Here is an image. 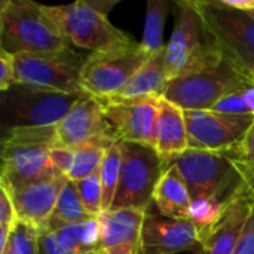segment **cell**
<instances>
[{
    "instance_id": "cell-40",
    "label": "cell",
    "mask_w": 254,
    "mask_h": 254,
    "mask_svg": "<svg viewBox=\"0 0 254 254\" xmlns=\"http://www.w3.org/2000/svg\"><path fill=\"white\" fill-rule=\"evenodd\" d=\"M92 254H100V253H92Z\"/></svg>"
},
{
    "instance_id": "cell-29",
    "label": "cell",
    "mask_w": 254,
    "mask_h": 254,
    "mask_svg": "<svg viewBox=\"0 0 254 254\" xmlns=\"http://www.w3.org/2000/svg\"><path fill=\"white\" fill-rule=\"evenodd\" d=\"M211 110L228 115H252L254 116V80L249 86L238 89L222 98Z\"/></svg>"
},
{
    "instance_id": "cell-23",
    "label": "cell",
    "mask_w": 254,
    "mask_h": 254,
    "mask_svg": "<svg viewBox=\"0 0 254 254\" xmlns=\"http://www.w3.org/2000/svg\"><path fill=\"white\" fill-rule=\"evenodd\" d=\"M118 141L110 140H97L80 147L73 149V164L67 174V180L77 182L89 177L91 174L100 171L106 150Z\"/></svg>"
},
{
    "instance_id": "cell-21",
    "label": "cell",
    "mask_w": 254,
    "mask_h": 254,
    "mask_svg": "<svg viewBox=\"0 0 254 254\" xmlns=\"http://www.w3.org/2000/svg\"><path fill=\"white\" fill-rule=\"evenodd\" d=\"M170 82L165 65V49L152 55L131 77L127 86L115 98H162Z\"/></svg>"
},
{
    "instance_id": "cell-5",
    "label": "cell",
    "mask_w": 254,
    "mask_h": 254,
    "mask_svg": "<svg viewBox=\"0 0 254 254\" xmlns=\"http://www.w3.org/2000/svg\"><path fill=\"white\" fill-rule=\"evenodd\" d=\"M250 83H253V77L223 57L217 65L171 79L162 98L182 110H211L222 98Z\"/></svg>"
},
{
    "instance_id": "cell-36",
    "label": "cell",
    "mask_w": 254,
    "mask_h": 254,
    "mask_svg": "<svg viewBox=\"0 0 254 254\" xmlns=\"http://www.w3.org/2000/svg\"><path fill=\"white\" fill-rule=\"evenodd\" d=\"M244 182L246 186L249 189V192L252 193L254 198V162H235Z\"/></svg>"
},
{
    "instance_id": "cell-2",
    "label": "cell",
    "mask_w": 254,
    "mask_h": 254,
    "mask_svg": "<svg viewBox=\"0 0 254 254\" xmlns=\"http://www.w3.org/2000/svg\"><path fill=\"white\" fill-rule=\"evenodd\" d=\"M54 147H58L57 125L7 129L1 144L3 167L0 185L13 189L42 177L58 174L51 165Z\"/></svg>"
},
{
    "instance_id": "cell-39",
    "label": "cell",
    "mask_w": 254,
    "mask_h": 254,
    "mask_svg": "<svg viewBox=\"0 0 254 254\" xmlns=\"http://www.w3.org/2000/svg\"><path fill=\"white\" fill-rule=\"evenodd\" d=\"M247 13H249V15H250L252 18H254V10H252V12H247Z\"/></svg>"
},
{
    "instance_id": "cell-19",
    "label": "cell",
    "mask_w": 254,
    "mask_h": 254,
    "mask_svg": "<svg viewBox=\"0 0 254 254\" xmlns=\"http://www.w3.org/2000/svg\"><path fill=\"white\" fill-rule=\"evenodd\" d=\"M100 253L98 217L49 228L39 235V254Z\"/></svg>"
},
{
    "instance_id": "cell-27",
    "label": "cell",
    "mask_w": 254,
    "mask_h": 254,
    "mask_svg": "<svg viewBox=\"0 0 254 254\" xmlns=\"http://www.w3.org/2000/svg\"><path fill=\"white\" fill-rule=\"evenodd\" d=\"M228 205L214 198H201L192 201L189 219L196 225L201 237L220 220Z\"/></svg>"
},
{
    "instance_id": "cell-30",
    "label": "cell",
    "mask_w": 254,
    "mask_h": 254,
    "mask_svg": "<svg viewBox=\"0 0 254 254\" xmlns=\"http://www.w3.org/2000/svg\"><path fill=\"white\" fill-rule=\"evenodd\" d=\"M39 232L24 222H18L10 232L7 249L12 254H39Z\"/></svg>"
},
{
    "instance_id": "cell-12",
    "label": "cell",
    "mask_w": 254,
    "mask_h": 254,
    "mask_svg": "<svg viewBox=\"0 0 254 254\" xmlns=\"http://www.w3.org/2000/svg\"><path fill=\"white\" fill-rule=\"evenodd\" d=\"M189 149L229 152L254 124L252 115H228L214 110H185Z\"/></svg>"
},
{
    "instance_id": "cell-41",
    "label": "cell",
    "mask_w": 254,
    "mask_h": 254,
    "mask_svg": "<svg viewBox=\"0 0 254 254\" xmlns=\"http://www.w3.org/2000/svg\"><path fill=\"white\" fill-rule=\"evenodd\" d=\"M201 254H204V252H202V253H201Z\"/></svg>"
},
{
    "instance_id": "cell-32",
    "label": "cell",
    "mask_w": 254,
    "mask_h": 254,
    "mask_svg": "<svg viewBox=\"0 0 254 254\" xmlns=\"http://www.w3.org/2000/svg\"><path fill=\"white\" fill-rule=\"evenodd\" d=\"M15 83V55L0 49V89L6 92Z\"/></svg>"
},
{
    "instance_id": "cell-4",
    "label": "cell",
    "mask_w": 254,
    "mask_h": 254,
    "mask_svg": "<svg viewBox=\"0 0 254 254\" xmlns=\"http://www.w3.org/2000/svg\"><path fill=\"white\" fill-rule=\"evenodd\" d=\"M205 36L222 55L247 76L254 77V18L229 7L223 0H192Z\"/></svg>"
},
{
    "instance_id": "cell-11",
    "label": "cell",
    "mask_w": 254,
    "mask_h": 254,
    "mask_svg": "<svg viewBox=\"0 0 254 254\" xmlns=\"http://www.w3.org/2000/svg\"><path fill=\"white\" fill-rule=\"evenodd\" d=\"M86 57L67 49L49 54L15 55V83L64 94L86 95L80 70Z\"/></svg>"
},
{
    "instance_id": "cell-17",
    "label": "cell",
    "mask_w": 254,
    "mask_h": 254,
    "mask_svg": "<svg viewBox=\"0 0 254 254\" xmlns=\"http://www.w3.org/2000/svg\"><path fill=\"white\" fill-rule=\"evenodd\" d=\"M146 211L140 208H119L101 213L98 216L100 253L140 254Z\"/></svg>"
},
{
    "instance_id": "cell-22",
    "label": "cell",
    "mask_w": 254,
    "mask_h": 254,
    "mask_svg": "<svg viewBox=\"0 0 254 254\" xmlns=\"http://www.w3.org/2000/svg\"><path fill=\"white\" fill-rule=\"evenodd\" d=\"M153 205L165 217L189 219L192 198L183 177L176 167L170 165L165 174L161 177L153 193Z\"/></svg>"
},
{
    "instance_id": "cell-38",
    "label": "cell",
    "mask_w": 254,
    "mask_h": 254,
    "mask_svg": "<svg viewBox=\"0 0 254 254\" xmlns=\"http://www.w3.org/2000/svg\"><path fill=\"white\" fill-rule=\"evenodd\" d=\"M1 254H12V253L9 252V249H6V250H4V252H3V253H1Z\"/></svg>"
},
{
    "instance_id": "cell-26",
    "label": "cell",
    "mask_w": 254,
    "mask_h": 254,
    "mask_svg": "<svg viewBox=\"0 0 254 254\" xmlns=\"http://www.w3.org/2000/svg\"><path fill=\"white\" fill-rule=\"evenodd\" d=\"M88 219H91V216L86 213L85 207L82 205L77 190L74 188V183L67 180L58 195L57 205H55V210H54V214H52L48 229L63 226V225L79 223V222H83Z\"/></svg>"
},
{
    "instance_id": "cell-1",
    "label": "cell",
    "mask_w": 254,
    "mask_h": 254,
    "mask_svg": "<svg viewBox=\"0 0 254 254\" xmlns=\"http://www.w3.org/2000/svg\"><path fill=\"white\" fill-rule=\"evenodd\" d=\"M0 49L12 55L49 54L70 49V42L46 13L45 4L30 0H3Z\"/></svg>"
},
{
    "instance_id": "cell-33",
    "label": "cell",
    "mask_w": 254,
    "mask_h": 254,
    "mask_svg": "<svg viewBox=\"0 0 254 254\" xmlns=\"http://www.w3.org/2000/svg\"><path fill=\"white\" fill-rule=\"evenodd\" d=\"M226 153L235 162H254V124L247 132V135L244 137V140Z\"/></svg>"
},
{
    "instance_id": "cell-6",
    "label": "cell",
    "mask_w": 254,
    "mask_h": 254,
    "mask_svg": "<svg viewBox=\"0 0 254 254\" xmlns=\"http://www.w3.org/2000/svg\"><path fill=\"white\" fill-rule=\"evenodd\" d=\"M205 34L201 16L192 0L179 1L174 30L165 45V65L168 79L192 74L213 65H217L223 55L208 42H202Z\"/></svg>"
},
{
    "instance_id": "cell-35",
    "label": "cell",
    "mask_w": 254,
    "mask_h": 254,
    "mask_svg": "<svg viewBox=\"0 0 254 254\" xmlns=\"http://www.w3.org/2000/svg\"><path fill=\"white\" fill-rule=\"evenodd\" d=\"M234 254H254V205Z\"/></svg>"
},
{
    "instance_id": "cell-18",
    "label": "cell",
    "mask_w": 254,
    "mask_h": 254,
    "mask_svg": "<svg viewBox=\"0 0 254 254\" xmlns=\"http://www.w3.org/2000/svg\"><path fill=\"white\" fill-rule=\"evenodd\" d=\"M253 205L254 198L249 189L234 199L226 207L220 220L201 237L204 254L235 253Z\"/></svg>"
},
{
    "instance_id": "cell-28",
    "label": "cell",
    "mask_w": 254,
    "mask_h": 254,
    "mask_svg": "<svg viewBox=\"0 0 254 254\" xmlns=\"http://www.w3.org/2000/svg\"><path fill=\"white\" fill-rule=\"evenodd\" d=\"M73 183L86 213L91 217H98L103 213V189H101L100 171Z\"/></svg>"
},
{
    "instance_id": "cell-3",
    "label": "cell",
    "mask_w": 254,
    "mask_h": 254,
    "mask_svg": "<svg viewBox=\"0 0 254 254\" xmlns=\"http://www.w3.org/2000/svg\"><path fill=\"white\" fill-rule=\"evenodd\" d=\"M168 164L179 170L192 201L214 198L228 205L247 190L235 161L226 152L188 149Z\"/></svg>"
},
{
    "instance_id": "cell-25",
    "label": "cell",
    "mask_w": 254,
    "mask_h": 254,
    "mask_svg": "<svg viewBox=\"0 0 254 254\" xmlns=\"http://www.w3.org/2000/svg\"><path fill=\"white\" fill-rule=\"evenodd\" d=\"M122 162V144L121 141H118L106 150L100 167V180L103 189V213H109L113 207V201L121 182Z\"/></svg>"
},
{
    "instance_id": "cell-8",
    "label": "cell",
    "mask_w": 254,
    "mask_h": 254,
    "mask_svg": "<svg viewBox=\"0 0 254 254\" xmlns=\"http://www.w3.org/2000/svg\"><path fill=\"white\" fill-rule=\"evenodd\" d=\"M82 97L13 83L1 97L6 131L58 125Z\"/></svg>"
},
{
    "instance_id": "cell-20",
    "label": "cell",
    "mask_w": 254,
    "mask_h": 254,
    "mask_svg": "<svg viewBox=\"0 0 254 254\" xmlns=\"http://www.w3.org/2000/svg\"><path fill=\"white\" fill-rule=\"evenodd\" d=\"M188 149L189 141L185 110L164 98H159L155 150L170 162Z\"/></svg>"
},
{
    "instance_id": "cell-7",
    "label": "cell",
    "mask_w": 254,
    "mask_h": 254,
    "mask_svg": "<svg viewBox=\"0 0 254 254\" xmlns=\"http://www.w3.org/2000/svg\"><path fill=\"white\" fill-rule=\"evenodd\" d=\"M45 10L67 40L77 48L100 52L134 42L125 31L113 25L92 1L79 0L64 6H45Z\"/></svg>"
},
{
    "instance_id": "cell-10",
    "label": "cell",
    "mask_w": 254,
    "mask_h": 254,
    "mask_svg": "<svg viewBox=\"0 0 254 254\" xmlns=\"http://www.w3.org/2000/svg\"><path fill=\"white\" fill-rule=\"evenodd\" d=\"M124 162L119 188L112 210H147L153 204V193L170 164L155 147L121 141Z\"/></svg>"
},
{
    "instance_id": "cell-42",
    "label": "cell",
    "mask_w": 254,
    "mask_h": 254,
    "mask_svg": "<svg viewBox=\"0 0 254 254\" xmlns=\"http://www.w3.org/2000/svg\"><path fill=\"white\" fill-rule=\"evenodd\" d=\"M100 254H104V253H100Z\"/></svg>"
},
{
    "instance_id": "cell-16",
    "label": "cell",
    "mask_w": 254,
    "mask_h": 254,
    "mask_svg": "<svg viewBox=\"0 0 254 254\" xmlns=\"http://www.w3.org/2000/svg\"><path fill=\"white\" fill-rule=\"evenodd\" d=\"M65 182V176L51 174L13 189L6 188L4 185L0 186L9 192L18 220L30 225L39 234H42L49 226L58 195Z\"/></svg>"
},
{
    "instance_id": "cell-14",
    "label": "cell",
    "mask_w": 254,
    "mask_h": 254,
    "mask_svg": "<svg viewBox=\"0 0 254 254\" xmlns=\"http://www.w3.org/2000/svg\"><path fill=\"white\" fill-rule=\"evenodd\" d=\"M119 141L155 147L159 98L100 100Z\"/></svg>"
},
{
    "instance_id": "cell-43",
    "label": "cell",
    "mask_w": 254,
    "mask_h": 254,
    "mask_svg": "<svg viewBox=\"0 0 254 254\" xmlns=\"http://www.w3.org/2000/svg\"><path fill=\"white\" fill-rule=\"evenodd\" d=\"M253 80H254V77H253Z\"/></svg>"
},
{
    "instance_id": "cell-13",
    "label": "cell",
    "mask_w": 254,
    "mask_h": 254,
    "mask_svg": "<svg viewBox=\"0 0 254 254\" xmlns=\"http://www.w3.org/2000/svg\"><path fill=\"white\" fill-rule=\"evenodd\" d=\"M153 205V204H152ZM146 211L140 254H201L204 252L199 229L189 219H170L159 211Z\"/></svg>"
},
{
    "instance_id": "cell-37",
    "label": "cell",
    "mask_w": 254,
    "mask_h": 254,
    "mask_svg": "<svg viewBox=\"0 0 254 254\" xmlns=\"http://www.w3.org/2000/svg\"><path fill=\"white\" fill-rule=\"evenodd\" d=\"M223 3L228 4L229 7L244 10V12L254 10V0H223Z\"/></svg>"
},
{
    "instance_id": "cell-9",
    "label": "cell",
    "mask_w": 254,
    "mask_h": 254,
    "mask_svg": "<svg viewBox=\"0 0 254 254\" xmlns=\"http://www.w3.org/2000/svg\"><path fill=\"white\" fill-rule=\"evenodd\" d=\"M149 58L150 55L137 42L91 52L80 70L82 88L86 95L98 100L115 98Z\"/></svg>"
},
{
    "instance_id": "cell-31",
    "label": "cell",
    "mask_w": 254,
    "mask_h": 254,
    "mask_svg": "<svg viewBox=\"0 0 254 254\" xmlns=\"http://www.w3.org/2000/svg\"><path fill=\"white\" fill-rule=\"evenodd\" d=\"M18 222L10 195L3 186H0V254L7 249L10 232Z\"/></svg>"
},
{
    "instance_id": "cell-15",
    "label": "cell",
    "mask_w": 254,
    "mask_h": 254,
    "mask_svg": "<svg viewBox=\"0 0 254 254\" xmlns=\"http://www.w3.org/2000/svg\"><path fill=\"white\" fill-rule=\"evenodd\" d=\"M97 140L119 141L106 119L101 101L95 97L85 95L57 125L58 147L76 149Z\"/></svg>"
},
{
    "instance_id": "cell-24",
    "label": "cell",
    "mask_w": 254,
    "mask_h": 254,
    "mask_svg": "<svg viewBox=\"0 0 254 254\" xmlns=\"http://www.w3.org/2000/svg\"><path fill=\"white\" fill-rule=\"evenodd\" d=\"M168 15V3L165 0H149L143 39L140 42L141 48L147 55H155L159 51L165 49L164 45V27Z\"/></svg>"
},
{
    "instance_id": "cell-34",
    "label": "cell",
    "mask_w": 254,
    "mask_h": 254,
    "mask_svg": "<svg viewBox=\"0 0 254 254\" xmlns=\"http://www.w3.org/2000/svg\"><path fill=\"white\" fill-rule=\"evenodd\" d=\"M73 164V149L65 147H54L51 152V165L55 173L67 177Z\"/></svg>"
}]
</instances>
